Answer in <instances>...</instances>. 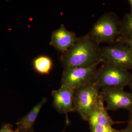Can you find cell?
<instances>
[{"label": "cell", "mask_w": 132, "mask_h": 132, "mask_svg": "<svg viewBox=\"0 0 132 132\" xmlns=\"http://www.w3.org/2000/svg\"><path fill=\"white\" fill-rule=\"evenodd\" d=\"M64 69L76 67H89L102 62L99 44L89 34L78 38L60 58Z\"/></svg>", "instance_id": "obj_1"}, {"label": "cell", "mask_w": 132, "mask_h": 132, "mask_svg": "<svg viewBox=\"0 0 132 132\" xmlns=\"http://www.w3.org/2000/svg\"><path fill=\"white\" fill-rule=\"evenodd\" d=\"M94 82L100 88H124L132 83V74L128 70L104 64L97 69Z\"/></svg>", "instance_id": "obj_2"}, {"label": "cell", "mask_w": 132, "mask_h": 132, "mask_svg": "<svg viewBox=\"0 0 132 132\" xmlns=\"http://www.w3.org/2000/svg\"><path fill=\"white\" fill-rule=\"evenodd\" d=\"M120 22L115 13L105 14L95 23L89 34L98 44L113 43L120 35Z\"/></svg>", "instance_id": "obj_3"}, {"label": "cell", "mask_w": 132, "mask_h": 132, "mask_svg": "<svg viewBox=\"0 0 132 132\" xmlns=\"http://www.w3.org/2000/svg\"><path fill=\"white\" fill-rule=\"evenodd\" d=\"M100 89L94 82L75 90V111L83 120H88L90 113L97 103L101 92Z\"/></svg>", "instance_id": "obj_4"}, {"label": "cell", "mask_w": 132, "mask_h": 132, "mask_svg": "<svg viewBox=\"0 0 132 132\" xmlns=\"http://www.w3.org/2000/svg\"><path fill=\"white\" fill-rule=\"evenodd\" d=\"M104 64L128 70L132 69V48L121 43L100 48Z\"/></svg>", "instance_id": "obj_5"}, {"label": "cell", "mask_w": 132, "mask_h": 132, "mask_svg": "<svg viewBox=\"0 0 132 132\" xmlns=\"http://www.w3.org/2000/svg\"><path fill=\"white\" fill-rule=\"evenodd\" d=\"M99 64L87 67H76L64 69L61 86L76 90L94 82Z\"/></svg>", "instance_id": "obj_6"}, {"label": "cell", "mask_w": 132, "mask_h": 132, "mask_svg": "<svg viewBox=\"0 0 132 132\" xmlns=\"http://www.w3.org/2000/svg\"><path fill=\"white\" fill-rule=\"evenodd\" d=\"M104 101L106 102V110L116 111L125 109L132 112V93L126 92L124 88L104 87L101 88Z\"/></svg>", "instance_id": "obj_7"}, {"label": "cell", "mask_w": 132, "mask_h": 132, "mask_svg": "<svg viewBox=\"0 0 132 132\" xmlns=\"http://www.w3.org/2000/svg\"><path fill=\"white\" fill-rule=\"evenodd\" d=\"M75 90L61 86L58 90L52 91L53 106L60 113L67 114L75 112L74 98Z\"/></svg>", "instance_id": "obj_8"}, {"label": "cell", "mask_w": 132, "mask_h": 132, "mask_svg": "<svg viewBox=\"0 0 132 132\" xmlns=\"http://www.w3.org/2000/svg\"><path fill=\"white\" fill-rule=\"evenodd\" d=\"M75 33L67 30L63 24L52 32L50 44L62 52L67 51L78 40Z\"/></svg>", "instance_id": "obj_9"}, {"label": "cell", "mask_w": 132, "mask_h": 132, "mask_svg": "<svg viewBox=\"0 0 132 132\" xmlns=\"http://www.w3.org/2000/svg\"><path fill=\"white\" fill-rule=\"evenodd\" d=\"M104 101L101 91L97 103L91 112L88 120L89 125L99 124L112 126L115 124L124 123L114 121L112 119L108 113L106 107L104 106Z\"/></svg>", "instance_id": "obj_10"}, {"label": "cell", "mask_w": 132, "mask_h": 132, "mask_svg": "<svg viewBox=\"0 0 132 132\" xmlns=\"http://www.w3.org/2000/svg\"><path fill=\"white\" fill-rule=\"evenodd\" d=\"M46 98H43L41 101L33 108L27 115L22 117L16 122L17 127L15 130L16 132H34V124L38 117L42 108L46 102Z\"/></svg>", "instance_id": "obj_11"}, {"label": "cell", "mask_w": 132, "mask_h": 132, "mask_svg": "<svg viewBox=\"0 0 132 132\" xmlns=\"http://www.w3.org/2000/svg\"><path fill=\"white\" fill-rule=\"evenodd\" d=\"M34 69L38 73L43 75H48L53 67L52 59L48 56L41 55L35 58L33 61Z\"/></svg>", "instance_id": "obj_12"}, {"label": "cell", "mask_w": 132, "mask_h": 132, "mask_svg": "<svg viewBox=\"0 0 132 132\" xmlns=\"http://www.w3.org/2000/svg\"><path fill=\"white\" fill-rule=\"evenodd\" d=\"M120 35L123 38H132V13L125 14L120 22Z\"/></svg>", "instance_id": "obj_13"}, {"label": "cell", "mask_w": 132, "mask_h": 132, "mask_svg": "<svg viewBox=\"0 0 132 132\" xmlns=\"http://www.w3.org/2000/svg\"><path fill=\"white\" fill-rule=\"evenodd\" d=\"M91 132H118L112 126L99 124L89 125Z\"/></svg>", "instance_id": "obj_14"}, {"label": "cell", "mask_w": 132, "mask_h": 132, "mask_svg": "<svg viewBox=\"0 0 132 132\" xmlns=\"http://www.w3.org/2000/svg\"><path fill=\"white\" fill-rule=\"evenodd\" d=\"M116 42L124 43L132 48V38H123L119 36L116 41Z\"/></svg>", "instance_id": "obj_15"}, {"label": "cell", "mask_w": 132, "mask_h": 132, "mask_svg": "<svg viewBox=\"0 0 132 132\" xmlns=\"http://www.w3.org/2000/svg\"><path fill=\"white\" fill-rule=\"evenodd\" d=\"M13 125L6 124L3 125L0 130V132H16L13 129Z\"/></svg>", "instance_id": "obj_16"}, {"label": "cell", "mask_w": 132, "mask_h": 132, "mask_svg": "<svg viewBox=\"0 0 132 132\" xmlns=\"http://www.w3.org/2000/svg\"><path fill=\"white\" fill-rule=\"evenodd\" d=\"M118 132H132V127L130 122L128 121L127 126L125 129L118 130Z\"/></svg>", "instance_id": "obj_17"}, {"label": "cell", "mask_w": 132, "mask_h": 132, "mask_svg": "<svg viewBox=\"0 0 132 132\" xmlns=\"http://www.w3.org/2000/svg\"><path fill=\"white\" fill-rule=\"evenodd\" d=\"M128 121L130 123L132 127V112H130V115H129V119Z\"/></svg>", "instance_id": "obj_18"}, {"label": "cell", "mask_w": 132, "mask_h": 132, "mask_svg": "<svg viewBox=\"0 0 132 132\" xmlns=\"http://www.w3.org/2000/svg\"><path fill=\"white\" fill-rule=\"evenodd\" d=\"M128 2L129 3V5L131 9V12L130 13H132V0H129L128 1Z\"/></svg>", "instance_id": "obj_19"}, {"label": "cell", "mask_w": 132, "mask_h": 132, "mask_svg": "<svg viewBox=\"0 0 132 132\" xmlns=\"http://www.w3.org/2000/svg\"><path fill=\"white\" fill-rule=\"evenodd\" d=\"M130 87V89H131V93H132V82L131 83V85L129 86Z\"/></svg>", "instance_id": "obj_20"}]
</instances>
